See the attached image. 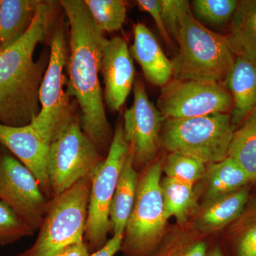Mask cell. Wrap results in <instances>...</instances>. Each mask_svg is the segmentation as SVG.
I'll return each instance as SVG.
<instances>
[{
    "mask_svg": "<svg viewBox=\"0 0 256 256\" xmlns=\"http://www.w3.org/2000/svg\"><path fill=\"white\" fill-rule=\"evenodd\" d=\"M70 26L68 96L82 110V128L98 151L110 140L111 128L106 116L99 73L109 40L96 26L82 0L60 1Z\"/></svg>",
    "mask_w": 256,
    "mask_h": 256,
    "instance_id": "cell-1",
    "label": "cell"
},
{
    "mask_svg": "<svg viewBox=\"0 0 256 256\" xmlns=\"http://www.w3.org/2000/svg\"><path fill=\"white\" fill-rule=\"evenodd\" d=\"M53 2L42 1L28 32L0 52V124L11 127L31 124L40 114V89L46 58L34 62L37 45L46 40L54 22Z\"/></svg>",
    "mask_w": 256,
    "mask_h": 256,
    "instance_id": "cell-2",
    "label": "cell"
},
{
    "mask_svg": "<svg viewBox=\"0 0 256 256\" xmlns=\"http://www.w3.org/2000/svg\"><path fill=\"white\" fill-rule=\"evenodd\" d=\"M176 43L178 52L171 60L173 79L226 85L236 58L225 36L210 31L192 14L184 18Z\"/></svg>",
    "mask_w": 256,
    "mask_h": 256,
    "instance_id": "cell-3",
    "label": "cell"
},
{
    "mask_svg": "<svg viewBox=\"0 0 256 256\" xmlns=\"http://www.w3.org/2000/svg\"><path fill=\"white\" fill-rule=\"evenodd\" d=\"M164 158H156L140 176L136 202L124 230V256H152L166 236L161 180Z\"/></svg>",
    "mask_w": 256,
    "mask_h": 256,
    "instance_id": "cell-4",
    "label": "cell"
},
{
    "mask_svg": "<svg viewBox=\"0 0 256 256\" xmlns=\"http://www.w3.org/2000/svg\"><path fill=\"white\" fill-rule=\"evenodd\" d=\"M236 128L228 114L165 120L160 146L170 153L192 156L206 165L215 164L228 158Z\"/></svg>",
    "mask_w": 256,
    "mask_h": 256,
    "instance_id": "cell-5",
    "label": "cell"
},
{
    "mask_svg": "<svg viewBox=\"0 0 256 256\" xmlns=\"http://www.w3.org/2000/svg\"><path fill=\"white\" fill-rule=\"evenodd\" d=\"M90 190V174L54 197L36 242L16 256H56L69 246L84 242Z\"/></svg>",
    "mask_w": 256,
    "mask_h": 256,
    "instance_id": "cell-6",
    "label": "cell"
},
{
    "mask_svg": "<svg viewBox=\"0 0 256 256\" xmlns=\"http://www.w3.org/2000/svg\"><path fill=\"white\" fill-rule=\"evenodd\" d=\"M130 153L124 126L116 128L108 154L90 174V190L84 242L90 254L102 248L110 232L111 205L121 170Z\"/></svg>",
    "mask_w": 256,
    "mask_h": 256,
    "instance_id": "cell-7",
    "label": "cell"
},
{
    "mask_svg": "<svg viewBox=\"0 0 256 256\" xmlns=\"http://www.w3.org/2000/svg\"><path fill=\"white\" fill-rule=\"evenodd\" d=\"M104 160L74 117L50 144L48 174L52 198L92 174Z\"/></svg>",
    "mask_w": 256,
    "mask_h": 256,
    "instance_id": "cell-8",
    "label": "cell"
},
{
    "mask_svg": "<svg viewBox=\"0 0 256 256\" xmlns=\"http://www.w3.org/2000/svg\"><path fill=\"white\" fill-rule=\"evenodd\" d=\"M50 55L40 89V114L30 126L48 144L73 118L68 94L64 90V72L68 64L67 42L63 28L56 30L50 42Z\"/></svg>",
    "mask_w": 256,
    "mask_h": 256,
    "instance_id": "cell-9",
    "label": "cell"
},
{
    "mask_svg": "<svg viewBox=\"0 0 256 256\" xmlns=\"http://www.w3.org/2000/svg\"><path fill=\"white\" fill-rule=\"evenodd\" d=\"M158 105L164 120L192 118L230 114L233 98L226 85L220 82L172 78L162 88Z\"/></svg>",
    "mask_w": 256,
    "mask_h": 256,
    "instance_id": "cell-10",
    "label": "cell"
},
{
    "mask_svg": "<svg viewBox=\"0 0 256 256\" xmlns=\"http://www.w3.org/2000/svg\"><path fill=\"white\" fill-rule=\"evenodd\" d=\"M0 201L11 207L34 232L40 230L50 204L34 175L10 156L0 158Z\"/></svg>",
    "mask_w": 256,
    "mask_h": 256,
    "instance_id": "cell-11",
    "label": "cell"
},
{
    "mask_svg": "<svg viewBox=\"0 0 256 256\" xmlns=\"http://www.w3.org/2000/svg\"><path fill=\"white\" fill-rule=\"evenodd\" d=\"M134 102L124 114V138L136 169L146 168L156 159L165 120L146 94L141 80L134 82Z\"/></svg>",
    "mask_w": 256,
    "mask_h": 256,
    "instance_id": "cell-12",
    "label": "cell"
},
{
    "mask_svg": "<svg viewBox=\"0 0 256 256\" xmlns=\"http://www.w3.org/2000/svg\"><path fill=\"white\" fill-rule=\"evenodd\" d=\"M0 143L32 172L47 198H52L48 174L50 144L30 124L11 127L1 124Z\"/></svg>",
    "mask_w": 256,
    "mask_h": 256,
    "instance_id": "cell-13",
    "label": "cell"
},
{
    "mask_svg": "<svg viewBox=\"0 0 256 256\" xmlns=\"http://www.w3.org/2000/svg\"><path fill=\"white\" fill-rule=\"evenodd\" d=\"M101 72L105 82L104 98L112 111L122 108L134 85V63L126 40L116 37L109 40L102 60Z\"/></svg>",
    "mask_w": 256,
    "mask_h": 256,
    "instance_id": "cell-14",
    "label": "cell"
},
{
    "mask_svg": "<svg viewBox=\"0 0 256 256\" xmlns=\"http://www.w3.org/2000/svg\"><path fill=\"white\" fill-rule=\"evenodd\" d=\"M250 200L248 186L204 202L192 218V228L202 235H212L233 224Z\"/></svg>",
    "mask_w": 256,
    "mask_h": 256,
    "instance_id": "cell-15",
    "label": "cell"
},
{
    "mask_svg": "<svg viewBox=\"0 0 256 256\" xmlns=\"http://www.w3.org/2000/svg\"><path fill=\"white\" fill-rule=\"evenodd\" d=\"M130 54L142 69L148 82L163 88L173 78L171 60L165 55L156 36L144 24L134 28V42Z\"/></svg>",
    "mask_w": 256,
    "mask_h": 256,
    "instance_id": "cell-16",
    "label": "cell"
},
{
    "mask_svg": "<svg viewBox=\"0 0 256 256\" xmlns=\"http://www.w3.org/2000/svg\"><path fill=\"white\" fill-rule=\"evenodd\" d=\"M226 86L233 98L230 116L237 127L256 108V62L236 58Z\"/></svg>",
    "mask_w": 256,
    "mask_h": 256,
    "instance_id": "cell-17",
    "label": "cell"
},
{
    "mask_svg": "<svg viewBox=\"0 0 256 256\" xmlns=\"http://www.w3.org/2000/svg\"><path fill=\"white\" fill-rule=\"evenodd\" d=\"M250 182L246 172L228 156L220 162L207 165L200 188H195L198 197L206 202L246 188Z\"/></svg>",
    "mask_w": 256,
    "mask_h": 256,
    "instance_id": "cell-18",
    "label": "cell"
},
{
    "mask_svg": "<svg viewBox=\"0 0 256 256\" xmlns=\"http://www.w3.org/2000/svg\"><path fill=\"white\" fill-rule=\"evenodd\" d=\"M41 0H0V52L18 42L31 28Z\"/></svg>",
    "mask_w": 256,
    "mask_h": 256,
    "instance_id": "cell-19",
    "label": "cell"
},
{
    "mask_svg": "<svg viewBox=\"0 0 256 256\" xmlns=\"http://www.w3.org/2000/svg\"><path fill=\"white\" fill-rule=\"evenodd\" d=\"M226 35L236 58L256 62V0L239 1Z\"/></svg>",
    "mask_w": 256,
    "mask_h": 256,
    "instance_id": "cell-20",
    "label": "cell"
},
{
    "mask_svg": "<svg viewBox=\"0 0 256 256\" xmlns=\"http://www.w3.org/2000/svg\"><path fill=\"white\" fill-rule=\"evenodd\" d=\"M139 178L130 152L121 170L111 205L110 230L114 236H124L136 202Z\"/></svg>",
    "mask_w": 256,
    "mask_h": 256,
    "instance_id": "cell-21",
    "label": "cell"
},
{
    "mask_svg": "<svg viewBox=\"0 0 256 256\" xmlns=\"http://www.w3.org/2000/svg\"><path fill=\"white\" fill-rule=\"evenodd\" d=\"M161 188L168 220L174 217L178 225H188L201 206L195 186L164 178L161 180Z\"/></svg>",
    "mask_w": 256,
    "mask_h": 256,
    "instance_id": "cell-22",
    "label": "cell"
},
{
    "mask_svg": "<svg viewBox=\"0 0 256 256\" xmlns=\"http://www.w3.org/2000/svg\"><path fill=\"white\" fill-rule=\"evenodd\" d=\"M180 226L166 233L152 256H208L214 246L205 236L197 233L192 226Z\"/></svg>",
    "mask_w": 256,
    "mask_h": 256,
    "instance_id": "cell-23",
    "label": "cell"
},
{
    "mask_svg": "<svg viewBox=\"0 0 256 256\" xmlns=\"http://www.w3.org/2000/svg\"><path fill=\"white\" fill-rule=\"evenodd\" d=\"M228 156L256 183V108L234 133Z\"/></svg>",
    "mask_w": 256,
    "mask_h": 256,
    "instance_id": "cell-24",
    "label": "cell"
},
{
    "mask_svg": "<svg viewBox=\"0 0 256 256\" xmlns=\"http://www.w3.org/2000/svg\"><path fill=\"white\" fill-rule=\"evenodd\" d=\"M232 224L226 256H256V198Z\"/></svg>",
    "mask_w": 256,
    "mask_h": 256,
    "instance_id": "cell-25",
    "label": "cell"
},
{
    "mask_svg": "<svg viewBox=\"0 0 256 256\" xmlns=\"http://www.w3.org/2000/svg\"><path fill=\"white\" fill-rule=\"evenodd\" d=\"M92 20L102 32L119 31L127 16L126 3L121 0H86Z\"/></svg>",
    "mask_w": 256,
    "mask_h": 256,
    "instance_id": "cell-26",
    "label": "cell"
},
{
    "mask_svg": "<svg viewBox=\"0 0 256 256\" xmlns=\"http://www.w3.org/2000/svg\"><path fill=\"white\" fill-rule=\"evenodd\" d=\"M206 164L192 156L171 152L164 158L163 172L166 178L194 186L205 174Z\"/></svg>",
    "mask_w": 256,
    "mask_h": 256,
    "instance_id": "cell-27",
    "label": "cell"
},
{
    "mask_svg": "<svg viewBox=\"0 0 256 256\" xmlns=\"http://www.w3.org/2000/svg\"><path fill=\"white\" fill-rule=\"evenodd\" d=\"M238 2L237 0H194L191 6L198 21L220 26L230 22Z\"/></svg>",
    "mask_w": 256,
    "mask_h": 256,
    "instance_id": "cell-28",
    "label": "cell"
},
{
    "mask_svg": "<svg viewBox=\"0 0 256 256\" xmlns=\"http://www.w3.org/2000/svg\"><path fill=\"white\" fill-rule=\"evenodd\" d=\"M34 233L11 207L0 201V246L14 244Z\"/></svg>",
    "mask_w": 256,
    "mask_h": 256,
    "instance_id": "cell-29",
    "label": "cell"
},
{
    "mask_svg": "<svg viewBox=\"0 0 256 256\" xmlns=\"http://www.w3.org/2000/svg\"><path fill=\"white\" fill-rule=\"evenodd\" d=\"M165 28L173 42H178L184 18L192 13L191 3L186 0H160Z\"/></svg>",
    "mask_w": 256,
    "mask_h": 256,
    "instance_id": "cell-30",
    "label": "cell"
},
{
    "mask_svg": "<svg viewBox=\"0 0 256 256\" xmlns=\"http://www.w3.org/2000/svg\"><path fill=\"white\" fill-rule=\"evenodd\" d=\"M137 3L141 10L150 14L152 18L156 22L160 36L166 42V44L170 46H172L174 42L172 40L165 28L162 16L160 0H138Z\"/></svg>",
    "mask_w": 256,
    "mask_h": 256,
    "instance_id": "cell-31",
    "label": "cell"
},
{
    "mask_svg": "<svg viewBox=\"0 0 256 256\" xmlns=\"http://www.w3.org/2000/svg\"><path fill=\"white\" fill-rule=\"evenodd\" d=\"M122 240L124 235L114 236L102 248L92 254V256H114L120 252Z\"/></svg>",
    "mask_w": 256,
    "mask_h": 256,
    "instance_id": "cell-32",
    "label": "cell"
},
{
    "mask_svg": "<svg viewBox=\"0 0 256 256\" xmlns=\"http://www.w3.org/2000/svg\"><path fill=\"white\" fill-rule=\"evenodd\" d=\"M56 256H92L86 242H76L69 246Z\"/></svg>",
    "mask_w": 256,
    "mask_h": 256,
    "instance_id": "cell-33",
    "label": "cell"
},
{
    "mask_svg": "<svg viewBox=\"0 0 256 256\" xmlns=\"http://www.w3.org/2000/svg\"><path fill=\"white\" fill-rule=\"evenodd\" d=\"M208 256H226V255L223 248L216 244V245L214 246L213 248H212V252H210Z\"/></svg>",
    "mask_w": 256,
    "mask_h": 256,
    "instance_id": "cell-34",
    "label": "cell"
}]
</instances>
